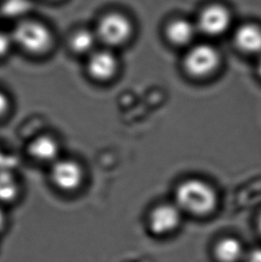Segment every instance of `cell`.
I'll list each match as a JSON object with an SVG mask.
<instances>
[{"label": "cell", "mask_w": 261, "mask_h": 262, "mask_svg": "<svg viewBox=\"0 0 261 262\" xmlns=\"http://www.w3.org/2000/svg\"><path fill=\"white\" fill-rule=\"evenodd\" d=\"M176 197L179 209L194 215H207L216 205V194L211 186L195 179L179 185Z\"/></svg>", "instance_id": "cell-1"}, {"label": "cell", "mask_w": 261, "mask_h": 262, "mask_svg": "<svg viewBox=\"0 0 261 262\" xmlns=\"http://www.w3.org/2000/svg\"><path fill=\"white\" fill-rule=\"evenodd\" d=\"M11 37L21 49L35 55L46 52L52 44V34L46 25L32 20L18 24Z\"/></svg>", "instance_id": "cell-2"}, {"label": "cell", "mask_w": 261, "mask_h": 262, "mask_svg": "<svg viewBox=\"0 0 261 262\" xmlns=\"http://www.w3.org/2000/svg\"><path fill=\"white\" fill-rule=\"evenodd\" d=\"M134 26L124 14L112 12L101 17L97 25L95 34L98 40L106 46L118 47L130 39Z\"/></svg>", "instance_id": "cell-3"}, {"label": "cell", "mask_w": 261, "mask_h": 262, "mask_svg": "<svg viewBox=\"0 0 261 262\" xmlns=\"http://www.w3.org/2000/svg\"><path fill=\"white\" fill-rule=\"evenodd\" d=\"M232 20V13L226 5L211 3L201 9L195 25L198 32L205 35L217 37L229 30Z\"/></svg>", "instance_id": "cell-4"}, {"label": "cell", "mask_w": 261, "mask_h": 262, "mask_svg": "<svg viewBox=\"0 0 261 262\" xmlns=\"http://www.w3.org/2000/svg\"><path fill=\"white\" fill-rule=\"evenodd\" d=\"M219 64V54L214 47L201 44L189 50L184 66L191 75L202 77L215 71Z\"/></svg>", "instance_id": "cell-5"}, {"label": "cell", "mask_w": 261, "mask_h": 262, "mask_svg": "<svg viewBox=\"0 0 261 262\" xmlns=\"http://www.w3.org/2000/svg\"><path fill=\"white\" fill-rule=\"evenodd\" d=\"M83 174L81 165L72 160H57L50 169L51 182L57 189L67 192L75 191L81 186Z\"/></svg>", "instance_id": "cell-6"}, {"label": "cell", "mask_w": 261, "mask_h": 262, "mask_svg": "<svg viewBox=\"0 0 261 262\" xmlns=\"http://www.w3.org/2000/svg\"><path fill=\"white\" fill-rule=\"evenodd\" d=\"M181 222L180 209L165 204L157 207L148 216V227L153 234H169L176 230Z\"/></svg>", "instance_id": "cell-7"}, {"label": "cell", "mask_w": 261, "mask_h": 262, "mask_svg": "<svg viewBox=\"0 0 261 262\" xmlns=\"http://www.w3.org/2000/svg\"><path fill=\"white\" fill-rule=\"evenodd\" d=\"M117 59L108 50L93 51L89 57L87 70L91 77L99 82H106L117 73Z\"/></svg>", "instance_id": "cell-8"}, {"label": "cell", "mask_w": 261, "mask_h": 262, "mask_svg": "<svg viewBox=\"0 0 261 262\" xmlns=\"http://www.w3.org/2000/svg\"><path fill=\"white\" fill-rule=\"evenodd\" d=\"M59 143L57 139L49 135H41L32 139L29 143L28 153L33 160L43 163L53 164L59 154Z\"/></svg>", "instance_id": "cell-9"}, {"label": "cell", "mask_w": 261, "mask_h": 262, "mask_svg": "<svg viewBox=\"0 0 261 262\" xmlns=\"http://www.w3.org/2000/svg\"><path fill=\"white\" fill-rule=\"evenodd\" d=\"M234 42L246 53H260L261 26L254 23L241 25L234 32Z\"/></svg>", "instance_id": "cell-10"}, {"label": "cell", "mask_w": 261, "mask_h": 262, "mask_svg": "<svg viewBox=\"0 0 261 262\" xmlns=\"http://www.w3.org/2000/svg\"><path fill=\"white\" fill-rule=\"evenodd\" d=\"M166 38L170 42L178 46H184L194 39L198 32L195 23H191L186 18H173L166 25Z\"/></svg>", "instance_id": "cell-11"}, {"label": "cell", "mask_w": 261, "mask_h": 262, "mask_svg": "<svg viewBox=\"0 0 261 262\" xmlns=\"http://www.w3.org/2000/svg\"><path fill=\"white\" fill-rule=\"evenodd\" d=\"M215 252L217 259L221 262H237L241 259L244 250L239 240L226 237L217 243Z\"/></svg>", "instance_id": "cell-12"}, {"label": "cell", "mask_w": 261, "mask_h": 262, "mask_svg": "<svg viewBox=\"0 0 261 262\" xmlns=\"http://www.w3.org/2000/svg\"><path fill=\"white\" fill-rule=\"evenodd\" d=\"M98 38L95 32H91L86 29L78 30L73 33L69 39L71 50L76 54H92L94 50Z\"/></svg>", "instance_id": "cell-13"}, {"label": "cell", "mask_w": 261, "mask_h": 262, "mask_svg": "<svg viewBox=\"0 0 261 262\" xmlns=\"http://www.w3.org/2000/svg\"><path fill=\"white\" fill-rule=\"evenodd\" d=\"M18 196L19 185L16 178L7 169H0V205L13 203Z\"/></svg>", "instance_id": "cell-14"}, {"label": "cell", "mask_w": 261, "mask_h": 262, "mask_svg": "<svg viewBox=\"0 0 261 262\" xmlns=\"http://www.w3.org/2000/svg\"><path fill=\"white\" fill-rule=\"evenodd\" d=\"M28 0H5L2 11L7 16H18L28 10Z\"/></svg>", "instance_id": "cell-15"}, {"label": "cell", "mask_w": 261, "mask_h": 262, "mask_svg": "<svg viewBox=\"0 0 261 262\" xmlns=\"http://www.w3.org/2000/svg\"><path fill=\"white\" fill-rule=\"evenodd\" d=\"M12 37L0 31V57L6 56L12 46Z\"/></svg>", "instance_id": "cell-16"}, {"label": "cell", "mask_w": 261, "mask_h": 262, "mask_svg": "<svg viewBox=\"0 0 261 262\" xmlns=\"http://www.w3.org/2000/svg\"><path fill=\"white\" fill-rule=\"evenodd\" d=\"M8 216L4 207L0 205V235L3 234L7 230L8 227Z\"/></svg>", "instance_id": "cell-17"}, {"label": "cell", "mask_w": 261, "mask_h": 262, "mask_svg": "<svg viewBox=\"0 0 261 262\" xmlns=\"http://www.w3.org/2000/svg\"><path fill=\"white\" fill-rule=\"evenodd\" d=\"M9 108V99L3 92L0 91V117H3Z\"/></svg>", "instance_id": "cell-18"}, {"label": "cell", "mask_w": 261, "mask_h": 262, "mask_svg": "<svg viewBox=\"0 0 261 262\" xmlns=\"http://www.w3.org/2000/svg\"><path fill=\"white\" fill-rule=\"evenodd\" d=\"M247 262H261V249H256L248 256Z\"/></svg>", "instance_id": "cell-19"}, {"label": "cell", "mask_w": 261, "mask_h": 262, "mask_svg": "<svg viewBox=\"0 0 261 262\" xmlns=\"http://www.w3.org/2000/svg\"><path fill=\"white\" fill-rule=\"evenodd\" d=\"M258 74H259V75L261 76V58L259 59V61H258Z\"/></svg>", "instance_id": "cell-20"}, {"label": "cell", "mask_w": 261, "mask_h": 262, "mask_svg": "<svg viewBox=\"0 0 261 262\" xmlns=\"http://www.w3.org/2000/svg\"><path fill=\"white\" fill-rule=\"evenodd\" d=\"M258 227H259V230L261 232V216H259V220H258Z\"/></svg>", "instance_id": "cell-21"}, {"label": "cell", "mask_w": 261, "mask_h": 262, "mask_svg": "<svg viewBox=\"0 0 261 262\" xmlns=\"http://www.w3.org/2000/svg\"><path fill=\"white\" fill-rule=\"evenodd\" d=\"M52 1H57V0H52Z\"/></svg>", "instance_id": "cell-22"}]
</instances>
